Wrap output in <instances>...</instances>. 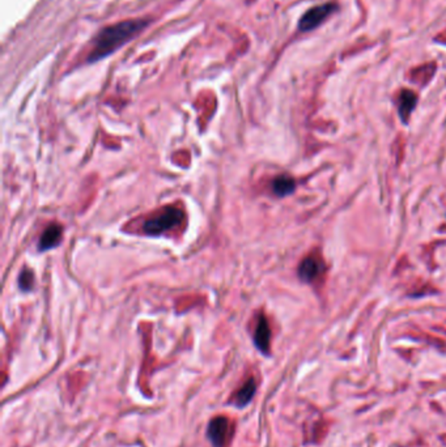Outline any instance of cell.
I'll use <instances>...</instances> for the list:
<instances>
[{
    "mask_svg": "<svg viewBox=\"0 0 446 447\" xmlns=\"http://www.w3.org/2000/svg\"><path fill=\"white\" fill-rule=\"evenodd\" d=\"M146 26V20H129L102 29L93 41V48L88 56V62H97L110 55L121 48L122 44L132 40Z\"/></svg>",
    "mask_w": 446,
    "mask_h": 447,
    "instance_id": "1",
    "label": "cell"
},
{
    "mask_svg": "<svg viewBox=\"0 0 446 447\" xmlns=\"http://www.w3.org/2000/svg\"><path fill=\"white\" fill-rule=\"evenodd\" d=\"M185 220V214L177 207H166L157 214L151 217L143 225V230L148 236H159L166 230H172Z\"/></svg>",
    "mask_w": 446,
    "mask_h": 447,
    "instance_id": "2",
    "label": "cell"
},
{
    "mask_svg": "<svg viewBox=\"0 0 446 447\" xmlns=\"http://www.w3.org/2000/svg\"><path fill=\"white\" fill-rule=\"evenodd\" d=\"M335 10H336V6L332 3H326L322 4V6H317V7L311 8V10H309L308 12L302 16V18H301L300 24H298L300 30L301 32L313 30V29L317 28L318 25H321Z\"/></svg>",
    "mask_w": 446,
    "mask_h": 447,
    "instance_id": "3",
    "label": "cell"
},
{
    "mask_svg": "<svg viewBox=\"0 0 446 447\" xmlns=\"http://www.w3.org/2000/svg\"><path fill=\"white\" fill-rule=\"evenodd\" d=\"M324 262L319 255H309L301 262L300 267H298V276L302 282H313L322 278L324 274Z\"/></svg>",
    "mask_w": 446,
    "mask_h": 447,
    "instance_id": "4",
    "label": "cell"
},
{
    "mask_svg": "<svg viewBox=\"0 0 446 447\" xmlns=\"http://www.w3.org/2000/svg\"><path fill=\"white\" fill-rule=\"evenodd\" d=\"M228 430H229V421L227 417L217 416L210 421L207 436L213 447H223L227 442Z\"/></svg>",
    "mask_w": 446,
    "mask_h": 447,
    "instance_id": "5",
    "label": "cell"
},
{
    "mask_svg": "<svg viewBox=\"0 0 446 447\" xmlns=\"http://www.w3.org/2000/svg\"><path fill=\"white\" fill-rule=\"evenodd\" d=\"M270 340H271V330L267 319L264 315H260L258 319V324L255 332H254V344L259 349L260 352L267 354L270 350Z\"/></svg>",
    "mask_w": 446,
    "mask_h": 447,
    "instance_id": "6",
    "label": "cell"
},
{
    "mask_svg": "<svg viewBox=\"0 0 446 447\" xmlns=\"http://www.w3.org/2000/svg\"><path fill=\"white\" fill-rule=\"evenodd\" d=\"M62 240V228L57 224H53L50 226L45 229V232L41 236L38 240V250L48 251L51 248H57Z\"/></svg>",
    "mask_w": 446,
    "mask_h": 447,
    "instance_id": "7",
    "label": "cell"
},
{
    "mask_svg": "<svg viewBox=\"0 0 446 447\" xmlns=\"http://www.w3.org/2000/svg\"><path fill=\"white\" fill-rule=\"evenodd\" d=\"M255 391H257L255 380H254V378H250V380H247L246 382H245V384L238 390V392H237L236 396H234L233 403L236 404L238 408L245 406L246 404L250 403Z\"/></svg>",
    "mask_w": 446,
    "mask_h": 447,
    "instance_id": "8",
    "label": "cell"
},
{
    "mask_svg": "<svg viewBox=\"0 0 446 447\" xmlns=\"http://www.w3.org/2000/svg\"><path fill=\"white\" fill-rule=\"evenodd\" d=\"M296 188V183L288 176H279L272 182V191L276 196H287L292 194Z\"/></svg>",
    "mask_w": 446,
    "mask_h": 447,
    "instance_id": "9",
    "label": "cell"
},
{
    "mask_svg": "<svg viewBox=\"0 0 446 447\" xmlns=\"http://www.w3.org/2000/svg\"><path fill=\"white\" fill-rule=\"evenodd\" d=\"M416 105V96L411 90H403L399 96V114L407 120Z\"/></svg>",
    "mask_w": 446,
    "mask_h": 447,
    "instance_id": "10",
    "label": "cell"
},
{
    "mask_svg": "<svg viewBox=\"0 0 446 447\" xmlns=\"http://www.w3.org/2000/svg\"><path fill=\"white\" fill-rule=\"evenodd\" d=\"M34 284V276L33 272L29 271L28 268H25L24 271L20 274V278H19V286L23 292H29L32 290Z\"/></svg>",
    "mask_w": 446,
    "mask_h": 447,
    "instance_id": "11",
    "label": "cell"
}]
</instances>
